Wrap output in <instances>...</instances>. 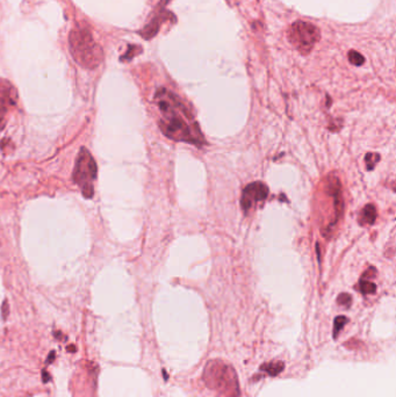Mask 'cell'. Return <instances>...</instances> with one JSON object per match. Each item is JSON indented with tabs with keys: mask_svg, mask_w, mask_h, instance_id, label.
<instances>
[{
	"mask_svg": "<svg viewBox=\"0 0 396 397\" xmlns=\"http://www.w3.org/2000/svg\"><path fill=\"white\" fill-rule=\"evenodd\" d=\"M157 105L163 114V120L161 121V129L165 134V136L176 141H184L188 143H198L193 136V133L181 114L193 118L190 114L187 108L182 104L181 100L176 94H173L165 88H159L155 97Z\"/></svg>",
	"mask_w": 396,
	"mask_h": 397,
	"instance_id": "obj_1",
	"label": "cell"
},
{
	"mask_svg": "<svg viewBox=\"0 0 396 397\" xmlns=\"http://www.w3.org/2000/svg\"><path fill=\"white\" fill-rule=\"evenodd\" d=\"M69 48L73 60L84 69L93 70L104 61L102 48L86 26L77 25L69 34Z\"/></svg>",
	"mask_w": 396,
	"mask_h": 397,
	"instance_id": "obj_2",
	"label": "cell"
},
{
	"mask_svg": "<svg viewBox=\"0 0 396 397\" xmlns=\"http://www.w3.org/2000/svg\"><path fill=\"white\" fill-rule=\"evenodd\" d=\"M287 37L293 47L304 55H308L315 44L319 41L321 34L315 25L305 21H296L289 27Z\"/></svg>",
	"mask_w": 396,
	"mask_h": 397,
	"instance_id": "obj_3",
	"label": "cell"
},
{
	"mask_svg": "<svg viewBox=\"0 0 396 397\" xmlns=\"http://www.w3.org/2000/svg\"><path fill=\"white\" fill-rule=\"evenodd\" d=\"M97 177V164L86 149H82L76 162L73 179L86 198L93 195V181Z\"/></svg>",
	"mask_w": 396,
	"mask_h": 397,
	"instance_id": "obj_4",
	"label": "cell"
},
{
	"mask_svg": "<svg viewBox=\"0 0 396 397\" xmlns=\"http://www.w3.org/2000/svg\"><path fill=\"white\" fill-rule=\"evenodd\" d=\"M269 188L268 186L262 182H252V184L248 185L243 191L242 200H241V206L244 213H248L250 211L253 203L262 201L268 198Z\"/></svg>",
	"mask_w": 396,
	"mask_h": 397,
	"instance_id": "obj_5",
	"label": "cell"
},
{
	"mask_svg": "<svg viewBox=\"0 0 396 397\" xmlns=\"http://www.w3.org/2000/svg\"><path fill=\"white\" fill-rule=\"evenodd\" d=\"M15 93L11 85L0 80V127L3 123V118L5 117L8 107L14 104Z\"/></svg>",
	"mask_w": 396,
	"mask_h": 397,
	"instance_id": "obj_6",
	"label": "cell"
},
{
	"mask_svg": "<svg viewBox=\"0 0 396 397\" xmlns=\"http://www.w3.org/2000/svg\"><path fill=\"white\" fill-rule=\"evenodd\" d=\"M157 11H158L157 14H156L153 19H151V21L144 27L143 30L141 32L142 37L145 39V40H150V39L155 37L156 35H157V33L159 32V29H161V26H162L163 22L166 20V15L168 14V13L163 12V8H161V7H157Z\"/></svg>",
	"mask_w": 396,
	"mask_h": 397,
	"instance_id": "obj_7",
	"label": "cell"
},
{
	"mask_svg": "<svg viewBox=\"0 0 396 397\" xmlns=\"http://www.w3.org/2000/svg\"><path fill=\"white\" fill-rule=\"evenodd\" d=\"M376 208L374 204H367L365 206L362 212V217H360V223L363 225L365 224H373L376 220Z\"/></svg>",
	"mask_w": 396,
	"mask_h": 397,
	"instance_id": "obj_8",
	"label": "cell"
},
{
	"mask_svg": "<svg viewBox=\"0 0 396 397\" xmlns=\"http://www.w3.org/2000/svg\"><path fill=\"white\" fill-rule=\"evenodd\" d=\"M285 367L284 363L281 361H275V363H270L261 366V371L266 372L270 375H278V374L282 371Z\"/></svg>",
	"mask_w": 396,
	"mask_h": 397,
	"instance_id": "obj_9",
	"label": "cell"
},
{
	"mask_svg": "<svg viewBox=\"0 0 396 397\" xmlns=\"http://www.w3.org/2000/svg\"><path fill=\"white\" fill-rule=\"evenodd\" d=\"M359 289L365 295H367V294H374L376 292V285L371 282V281L363 279L359 282Z\"/></svg>",
	"mask_w": 396,
	"mask_h": 397,
	"instance_id": "obj_10",
	"label": "cell"
},
{
	"mask_svg": "<svg viewBox=\"0 0 396 397\" xmlns=\"http://www.w3.org/2000/svg\"><path fill=\"white\" fill-rule=\"evenodd\" d=\"M348 59L350 63L354 66H360L365 63V57L362 55V53L355 50H351L349 52Z\"/></svg>",
	"mask_w": 396,
	"mask_h": 397,
	"instance_id": "obj_11",
	"label": "cell"
},
{
	"mask_svg": "<svg viewBox=\"0 0 396 397\" xmlns=\"http://www.w3.org/2000/svg\"><path fill=\"white\" fill-rule=\"evenodd\" d=\"M348 318L345 316H338L335 319V325H333V337L337 338L338 333L341 332V330L345 327V324L348 323Z\"/></svg>",
	"mask_w": 396,
	"mask_h": 397,
	"instance_id": "obj_12",
	"label": "cell"
},
{
	"mask_svg": "<svg viewBox=\"0 0 396 397\" xmlns=\"http://www.w3.org/2000/svg\"><path fill=\"white\" fill-rule=\"evenodd\" d=\"M379 159H380V155L374 154V153L367 154L366 157H365V162H366L367 169H369V171H371V169L374 168L376 163L379 162Z\"/></svg>",
	"mask_w": 396,
	"mask_h": 397,
	"instance_id": "obj_13",
	"label": "cell"
},
{
	"mask_svg": "<svg viewBox=\"0 0 396 397\" xmlns=\"http://www.w3.org/2000/svg\"><path fill=\"white\" fill-rule=\"evenodd\" d=\"M141 51H142V48H140L139 46H129L128 51L124 53V56L121 57V61H130L133 57Z\"/></svg>",
	"mask_w": 396,
	"mask_h": 397,
	"instance_id": "obj_14",
	"label": "cell"
},
{
	"mask_svg": "<svg viewBox=\"0 0 396 397\" xmlns=\"http://www.w3.org/2000/svg\"><path fill=\"white\" fill-rule=\"evenodd\" d=\"M351 301H352V297H351V295L348 293H342L341 295L337 297L338 305H342V306H345V307H350Z\"/></svg>",
	"mask_w": 396,
	"mask_h": 397,
	"instance_id": "obj_15",
	"label": "cell"
}]
</instances>
